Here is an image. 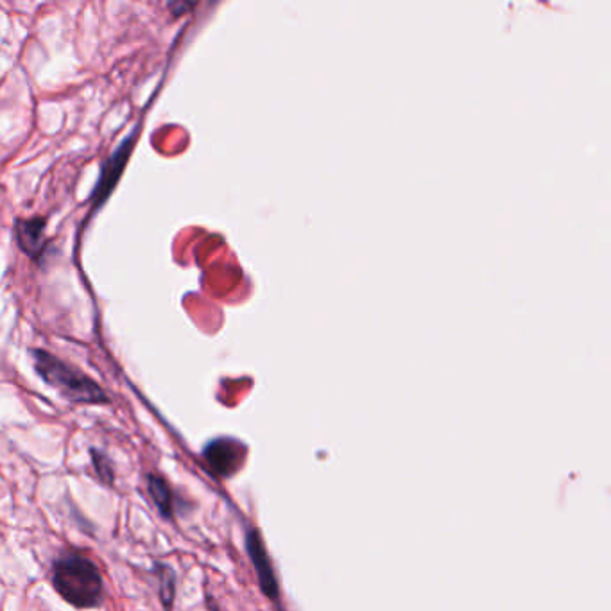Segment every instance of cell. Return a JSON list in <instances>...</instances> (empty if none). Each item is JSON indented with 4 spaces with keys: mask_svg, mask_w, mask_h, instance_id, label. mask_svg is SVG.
<instances>
[{
    "mask_svg": "<svg viewBox=\"0 0 611 611\" xmlns=\"http://www.w3.org/2000/svg\"><path fill=\"white\" fill-rule=\"evenodd\" d=\"M246 547H248L251 563H253V567L257 570L262 592H264L269 599H276V597H278V583H276L275 570L271 567V561H269V556H267L266 547H264V542H262V536H260L257 529H250V531H248V536H246Z\"/></svg>",
    "mask_w": 611,
    "mask_h": 611,
    "instance_id": "cell-4",
    "label": "cell"
},
{
    "mask_svg": "<svg viewBox=\"0 0 611 611\" xmlns=\"http://www.w3.org/2000/svg\"><path fill=\"white\" fill-rule=\"evenodd\" d=\"M45 221L42 217L35 219H20L15 224L18 246L26 251L31 259L38 260L45 250Z\"/></svg>",
    "mask_w": 611,
    "mask_h": 611,
    "instance_id": "cell-5",
    "label": "cell"
},
{
    "mask_svg": "<svg viewBox=\"0 0 611 611\" xmlns=\"http://www.w3.org/2000/svg\"><path fill=\"white\" fill-rule=\"evenodd\" d=\"M90 457H92V465H94L95 474L99 477V481L106 486H112L113 481H115V468H113L110 457L104 454V450L95 447L90 448Z\"/></svg>",
    "mask_w": 611,
    "mask_h": 611,
    "instance_id": "cell-9",
    "label": "cell"
},
{
    "mask_svg": "<svg viewBox=\"0 0 611 611\" xmlns=\"http://www.w3.org/2000/svg\"><path fill=\"white\" fill-rule=\"evenodd\" d=\"M35 371L51 388L72 404L103 405L110 402L103 388L85 373L45 350H31Z\"/></svg>",
    "mask_w": 611,
    "mask_h": 611,
    "instance_id": "cell-2",
    "label": "cell"
},
{
    "mask_svg": "<svg viewBox=\"0 0 611 611\" xmlns=\"http://www.w3.org/2000/svg\"><path fill=\"white\" fill-rule=\"evenodd\" d=\"M203 459L216 477L228 479L237 474L246 459V447L233 438H216L203 448Z\"/></svg>",
    "mask_w": 611,
    "mask_h": 611,
    "instance_id": "cell-3",
    "label": "cell"
},
{
    "mask_svg": "<svg viewBox=\"0 0 611 611\" xmlns=\"http://www.w3.org/2000/svg\"><path fill=\"white\" fill-rule=\"evenodd\" d=\"M131 147H133V138H128V140L122 144L119 153H115V155L112 156V160L106 164V171H104L103 176H101V181L97 183V190H95L94 201L97 205L103 203V199L112 192L115 180L121 176L122 167H124L126 160H128V153H130Z\"/></svg>",
    "mask_w": 611,
    "mask_h": 611,
    "instance_id": "cell-6",
    "label": "cell"
},
{
    "mask_svg": "<svg viewBox=\"0 0 611 611\" xmlns=\"http://www.w3.org/2000/svg\"><path fill=\"white\" fill-rule=\"evenodd\" d=\"M52 586L63 601L78 610H94L104 601L101 570L79 552H67L52 563Z\"/></svg>",
    "mask_w": 611,
    "mask_h": 611,
    "instance_id": "cell-1",
    "label": "cell"
},
{
    "mask_svg": "<svg viewBox=\"0 0 611 611\" xmlns=\"http://www.w3.org/2000/svg\"><path fill=\"white\" fill-rule=\"evenodd\" d=\"M147 491H149V497L155 502L158 513L165 520H171L176 513V497H174V491L169 486V482L165 481L162 475L149 474L147 475Z\"/></svg>",
    "mask_w": 611,
    "mask_h": 611,
    "instance_id": "cell-7",
    "label": "cell"
},
{
    "mask_svg": "<svg viewBox=\"0 0 611 611\" xmlns=\"http://www.w3.org/2000/svg\"><path fill=\"white\" fill-rule=\"evenodd\" d=\"M155 574L158 576V590H160V601L164 604L165 611L173 610L174 597H176V576L173 568L165 563H156Z\"/></svg>",
    "mask_w": 611,
    "mask_h": 611,
    "instance_id": "cell-8",
    "label": "cell"
}]
</instances>
